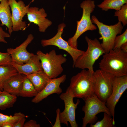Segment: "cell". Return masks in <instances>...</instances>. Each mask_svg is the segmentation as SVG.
Returning a JSON list of instances; mask_svg holds the SVG:
<instances>
[{"label": "cell", "mask_w": 127, "mask_h": 127, "mask_svg": "<svg viewBox=\"0 0 127 127\" xmlns=\"http://www.w3.org/2000/svg\"><path fill=\"white\" fill-rule=\"evenodd\" d=\"M99 67L115 76L127 75V53L120 48L113 49L103 54Z\"/></svg>", "instance_id": "6da1fadb"}, {"label": "cell", "mask_w": 127, "mask_h": 127, "mask_svg": "<svg viewBox=\"0 0 127 127\" xmlns=\"http://www.w3.org/2000/svg\"><path fill=\"white\" fill-rule=\"evenodd\" d=\"M67 89L74 98L84 100L95 95L93 88V74L88 70L82 69L70 79Z\"/></svg>", "instance_id": "7a4b0ae2"}, {"label": "cell", "mask_w": 127, "mask_h": 127, "mask_svg": "<svg viewBox=\"0 0 127 127\" xmlns=\"http://www.w3.org/2000/svg\"><path fill=\"white\" fill-rule=\"evenodd\" d=\"M88 45L86 51L77 59L73 67L82 69H87L93 74V66L96 61L105 52L101 43L96 38L92 40L87 36L85 37Z\"/></svg>", "instance_id": "3957f363"}, {"label": "cell", "mask_w": 127, "mask_h": 127, "mask_svg": "<svg viewBox=\"0 0 127 127\" xmlns=\"http://www.w3.org/2000/svg\"><path fill=\"white\" fill-rule=\"evenodd\" d=\"M95 6L94 0H86L81 3L80 7L83 10L81 18L80 20L77 21V28L75 33L67 41L72 47L77 48V40L83 33L88 31L97 29L96 27L92 23L91 18V14Z\"/></svg>", "instance_id": "277c9868"}, {"label": "cell", "mask_w": 127, "mask_h": 127, "mask_svg": "<svg viewBox=\"0 0 127 127\" xmlns=\"http://www.w3.org/2000/svg\"><path fill=\"white\" fill-rule=\"evenodd\" d=\"M36 54L40 59L43 70L50 79L56 78L62 73L63 69L62 65L67 60L63 55L57 54L54 50L46 53L38 50Z\"/></svg>", "instance_id": "5b68a950"}, {"label": "cell", "mask_w": 127, "mask_h": 127, "mask_svg": "<svg viewBox=\"0 0 127 127\" xmlns=\"http://www.w3.org/2000/svg\"><path fill=\"white\" fill-rule=\"evenodd\" d=\"M92 23L97 26L99 32L101 36L100 39L102 40L101 45L105 53L109 52L113 49L114 42L115 37L121 34L123 26L119 22L112 25H107L100 22L95 16H92Z\"/></svg>", "instance_id": "8992f818"}, {"label": "cell", "mask_w": 127, "mask_h": 127, "mask_svg": "<svg viewBox=\"0 0 127 127\" xmlns=\"http://www.w3.org/2000/svg\"><path fill=\"white\" fill-rule=\"evenodd\" d=\"M93 76L95 94L100 100L105 103L112 92L115 76L99 69L94 71Z\"/></svg>", "instance_id": "52a82bcc"}, {"label": "cell", "mask_w": 127, "mask_h": 127, "mask_svg": "<svg viewBox=\"0 0 127 127\" xmlns=\"http://www.w3.org/2000/svg\"><path fill=\"white\" fill-rule=\"evenodd\" d=\"M85 104L82 108L84 114L82 118V127H86L88 124H93L96 122V115L101 112L111 115L105 103L100 100L94 95L84 100Z\"/></svg>", "instance_id": "ba28073f"}, {"label": "cell", "mask_w": 127, "mask_h": 127, "mask_svg": "<svg viewBox=\"0 0 127 127\" xmlns=\"http://www.w3.org/2000/svg\"><path fill=\"white\" fill-rule=\"evenodd\" d=\"M66 27L64 23L60 24L58 26L57 32L56 34L52 38L48 39H42L41 41L43 47L53 45L58 47L60 49L64 50L67 52L72 57L73 60V67L76 60L84 51L74 48L70 46L67 41L64 40L62 35L64 29Z\"/></svg>", "instance_id": "9c48e42d"}, {"label": "cell", "mask_w": 127, "mask_h": 127, "mask_svg": "<svg viewBox=\"0 0 127 127\" xmlns=\"http://www.w3.org/2000/svg\"><path fill=\"white\" fill-rule=\"evenodd\" d=\"M59 97L64 101L65 105L64 110L60 113L61 123H64L68 126L69 122L71 127H78L75 119V110L79 103V100L78 99L76 103H75L73 100L74 98L70 94L67 89L66 91L61 93Z\"/></svg>", "instance_id": "30bf717a"}, {"label": "cell", "mask_w": 127, "mask_h": 127, "mask_svg": "<svg viewBox=\"0 0 127 127\" xmlns=\"http://www.w3.org/2000/svg\"><path fill=\"white\" fill-rule=\"evenodd\" d=\"M12 12V20L13 31L24 30L26 28L27 24L23 20V17L27 14L31 2L26 6L24 2L20 0H8Z\"/></svg>", "instance_id": "8fae6325"}, {"label": "cell", "mask_w": 127, "mask_h": 127, "mask_svg": "<svg viewBox=\"0 0 127 127\" xmlns=\"http://www.w3.org/2000/svg\"><path fill=\"white\" fill-rule=\"evenodd\" d=\"M111 94L105 104L114 120L115 108L122 95L127 89V75L115 76Z\"/></svg>", "instance_id": "7c38bea8"}, {"label": "cell", "mask_w": 127, "mask_h": 127, "mask_svg": "<svg viewBox=\"0 0 127 127\" xmlns=\"http://www.w3.org/2000/svg\"><path fill=\"white\" fill-rule=\"evenodd\" d=\"M34 37L32 34L28 35L26 39L19 46L15 48H9L7 52L10 55L12 61L23 65L27 62L34 54L27 51L26 48L33 40Z\"/></svg>", "instance_id": "4fadbf2b"}, {"label": "cell", "mask_w": 127, "mask_h": 127, "mask_svg": "<svg viewBox=\"0 0 127 127\" xmlns=\"http://www.w3.org/2000/svg\"><path fill=\"white\" fill-rule=\"evenodd\" d=\"M66 77V75L64 74L58 78L50 79L44 88L32 100V102L37 103L51 94L61 93L62 90L60 86L65 81Z\"/></svg>", "instance_id": "5bb4252c"}, {"label": "cell", "mask_w": 127, "mask_h": 127, "mask_svg": "<svg viewBox=\"0 0 127 127\" xmlns=\"http://www.w3.org/2000/svg\"><path fill=\"white\" fill-rule=\"evenodd\" d=\"M26 14L28 20L37 25L40 32H45L52 24L51 21L46 18L47 15L43 8L39 9L36 7H29Z\"/></svg>", "instance_id": "9a60e30c"}, {"label": "cell", "mask_w": 127, "mask_h": 127, "mask_svg": "<svg viewBox=\"0 0 127 127\" xmlns=\"http://www.w3.org/2000/svg\"><path fill=\"white\" fill-rule=\"evenodd\" d=\"M11 65L16 69L18 73L26 75L43 70L40 59L36 54H34L23 65L18 64L13 61Z\"/></svg>", "instance_id": "2e32d148"}, {"label": "cell", "mask_w": 127, "mask_h": 127, "mask_svg": "<svg viewBox=\"0 0 127 127\" xmlns=\"http://www.w3.org/2000/svg\"><path fill=\"white\" fill-rule=\"evenodd\" d=\"M26 77L25 75L18 72L11 76L4 83L3 91L11 94L19 96L24 81Z\"/></svg>", "instance_id": "e0dca14e"}, {"label": "cell", "mask_w": 127, "mask_h": 127, "mask_svg": "<svg viewBox=\"0 0 127 127\" xmlns=\"http://www.w3.org/2000/svg\"><path fill=\"white\" fill-rule=\"evenodd\" d=\"M8 0H2L0 2V20L1 25H5L10 35L13 32L12 14Z\"/></svg>", "instance_id": "ac0fdd59"}, {"label": "cell", "mask_w": 127, "mask_h": 127, "mask_svg": "<svg viewBox=\"0 0 127 127\" xmlns=\"http://www.w3.org/2000/svg\"><path fill=\"white\" fill-rule=\"evenodd\" d=\"M26 76L32 82L38 93L44 88L50 79L43 70L32 73Z\"/></svg>", "instance_id": "d6986e66"}, {"label": "cell", "mask_w": 127, "mask_h": 127, "mask_svg": "<svg viewBox=\"0 0 127 127\" xmlns=\"http://www.w3.org/2000/svg\"><path fill=\"white\" fill-rule=\"evenodd\" d=\"M18 73L16 69L11 65L0 66V89L3 91L5 81L11 76Z\"/></svg>", "instance_id": "ffe728a7"}, {"label": "cell", "mask_w": 127, "mask_h": 127, "mask_svg": "<svg viewBox=\"0 0 127 127\" xmlns=\"http://www.w3.org/2000/svg\"><path fill=\"white\" fill-rule=\"evenodd\" d=\"M17 99L16 95L2 91L0 94V109L5 110L12 107Z\"/></svg>", "instance_id": "44dd1931"}, {"label": "cell", "mask_w": 127, "mask_h": 127, "mask_svg": "<svg viewBox=\"0 0 127 127\" xmlns=\"http://www.w3.org/2000/svg\"><path fill=\"white\" fill-rule=\"evenodd\" d=\"M126 3L127 0H103L97 6L103 11H107L111 9L117 11Z\"/></svg>", "instance_id": "7402d4cb"}, {"label": "cell", "mask_w": 127, "mask_h": 127, "mask_svg": "<svg viewBox=\"0 0 127 127\" xmlns=\"http://www.w3.org/2000/svg\"><path fill=\"white\" fill-rule=\"evenodd\" d=\"M38 93L32 82L26 77L24 81L19 96L23 97H32L36 96Z\"/></svg>", "instance_id": "603a6c76"}, {"label": "cell", "mask_w": 127, "mask_h": 127, "mask_svg": "<svg viewBox=\"0 0 127 127\" xmlns=\"http://www.w3.org/2000/svg\"><path fill=\"white\" fill-rule=\"evenodd\" d=\"M111 116L104 113V116L103 119L98 121L94 124H91V127H115V120L111 118Z\"/></svg>", "instance_id": "cb8c5ba5"}, {"label": "cell", "mask_w": 127, "mask_h": 127, "mask_svg": "<svg viewBox=\"0 0 127 127\" xmlns=\"http://www.w3.org/2000/svg\"><path fill=\"white\" fill-rule=\"evenodd\" d=\"M25 116L24 114L20 112L16 113L13 116H8L0 113V127L6 122H9L14 124L19 119Z\"/></svg>", "instance_id": "d4e9b609"}, {"label": "cell", "mask_w": 127, "mask_h": 127, "mask_svg": "<svg viewBox=\"0 0 127 127\" xmlns=\"http://www.w3.org/2000/svg\"><path fill=\"white\" fill-rule=\"evenodd\" d=\"M114 16H117L118 21L122 23L123 26L127 24V3L123 5L119 10L115 12Z\"/></svg>", "instance_id": "484cf974"}, {"label": "cell", "mask_w": 127, "mask_h": 127, "mask_svg": "<svg viewBox=\"0 0 127 127\" xmlns=\"http://www.w3.org/2000/svg\"><path fill=\"white\" fill-rule=\"evenodd\" d=\"M127 43V29L122 34L117 36L114 42L113 49L120 48L123 44Z\"/></svg>", "instance_id": "4316f807"}, {"label": "cell", "mask_w": 127, "mask_h": 127, "mask_svg": "<svg viewBox=\"0 0 127 127\" xmlns=\"http://www.w3.org/2000/svg\"><path fill=\"white\" fill-rule=\"evenodd\" d=\"M12 61L11 55L9 53L0 52V66L11 65Z\"/></svg>", "instance_id": "83f0119b"}, {"label": "cell", "mask_w": 127, "mask_h": 127, "mask_svg": "<svg viewBox=\"0 0 127 127\" xmlns=\"http://www.w3.org/2000/svg\"><path fill=\"white\" fill-rule=\"evenodd\" d=\"M10 35L9 33L5 32L3 30L0 24V42L7 43V42L5 40V38L10 37Z\"/></svg>", "instance_id": "f1b7e54d"}, {"label": "cell", "mask_w": 127, "mask_h": 127, "mask_svg": "<svg viewBox=\"0 0 127 127\" xmlns=\"http://www.w3.org/2000/svg\"><path fill=\"white\" fill-rule=\"evenodd\" d=\"M40 126L34 120H31L24 123V127H40Z\"/></svg>", "instance_id": "f546056e"}, {"label": "cell", "mask_w": 127, "mask_h": 127, "mask_svg": "<svg viewBox=\"0 0 127 127\" xmlns=\"http://www.w3.org/2000/svg\"><path fill=\"white\" fill-rule=\"evenodd\" d=\"M60 110L58 108L56 111V121L54 124L53 126V127H60Z\"/></svg>", "instance_id": "4dcf8cb0"}, {"label": "cell", "mask_w": 127, "mask_h": 127, "mask_svg": "<svg viewBox=\"0 0 127 127\" xmlns=\"http://www.w3.org/2000/svg\"><path fill=\"white\" fill-rule=\"evenodd\" d=\"M25 117H23L19 119L13 125V127H23L26 120Z\"/></svg>", "instance_id": "1f68e13d"}, {"label": "cell", "mask_w": 127, "mask_h": 127, "mask_svg": "<svg viewBox=\"0 0 127 127\" xmlns=\"http://www.w3.org/2000/svg\"><path fill=\"white\" fill-rule=\"evenodd\" d=\"M120 48L124 52L127 53V43L122 45Z\"/></svg>", "instance_id": "d6a6232c"}, {"label": "cell", "mask_w": 127, "mask_h": 127, "mask_svg": "<svg viewBox=\"0 0 127 127\" xmlns=\"http://www.w3.org/2000/svg\"><path fill=\"white\" fill-rule=\"evenodd\" d=\"M13 124L9 122L4 123L1 125V127H13Z\"/></svg>", "instance_id": "836d02e7"}, {"label": "cell", "mask_w": 127, "mask_h": 127, "mask_svg": "<svg viewBox=\"0 0 127 127\" xmlns=\"http://www.w3.org/2000/svg\"><path fill=\"white\" fill-rule=\"evenodd\" d=\"M2 91H1V89H0V94L2 92Z\"/></svg>", "instance_id": "e575fe53"}, {"label": "cell", "mask_w": 127, "mask_h": 127, "mask_svg": "<svg viewBox=\"0 0 127 127\" xmlns=\"http://www.w3.org/2000/svg\"><path fill=\"white\" fill-rule=\"evenodd\" d=\"M2 0H0V2L2 1Z\"/></svg>", "instance_id": "d590c367"}]
</instances>
